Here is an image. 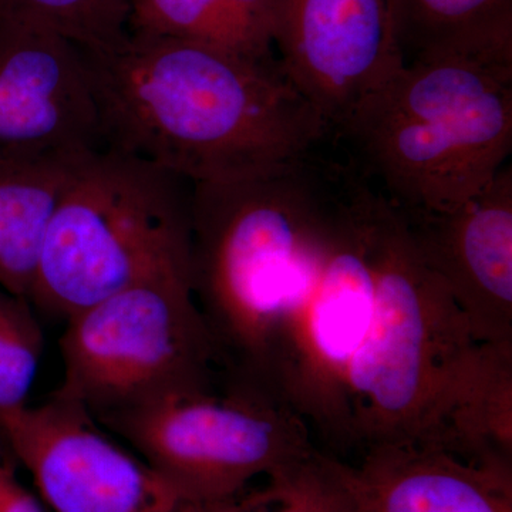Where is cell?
I'll use <instances>...</instances> for the list:
<instances>
[{
    "label": "cell",
    "mask_w": 512,
    "mask_h": 512,
    "mask_svg": "<svg viewBox=\"0 0 512 512\" xmlns=\"http://www.w3.org/2000/svg\"><path fill=\"white\" fill-rule=\"evenodd\" d=\"M5 450V444H0V512H49L37 494L20 483Z\"/></svg>",
    "instance_id": "44dd1931"
},
{
    "label": "cell",
    "mask_w": 512,
    "mask_h": 512,
    "mask_svg": "<svg viewBox=\"0 0 512 512\" xmlns=\"http://www.w3.org/2000/svg\"><path fill=\"white\" fill-rule=\"evenodd\" d=\"M380 192L359 181L323 252L315 276L276 326L265 390L333 446H353L349 373L375 303Z\"/></svg>",
    "instance_id": "52a82bcc"
},
{
    "label": "cell",
    "mask_w": 512,
    "mask_h": 512,
    "mask_svg": "<svg viewBox=\"0 0 512 512\" xmlns=\"http://www.w3.org/2000/svg\"><path fill=\"white\" fill-rule=\"evenodd\" d=\"M2 443H3V441H2V439H0V444H2Z\"/></svg>",
    "instance_id": "7402d4cb"
},
{
    "label": "cell",
    "mask_w": 512,
    "mask_h": 512,
    "mask_svg": "<svg viewBox=\"0 0 512 512\" xmlns=\"http://www.w3.org/2000/svg\"><path fill=\"white\" fill-rule=\"evenodd\" d=\"M99 148L83 47L55 30L0 19V154L76 161Z\"/></svg>",
    "instance_id": "30bf717a"
},
{
    "label": "cell",
    "mask_w": 512,
    "mask_h": 512,
    "mask_svg": "<svg viewBox=\"0 0 512 512\" xmlns=\"http://www.w3.org/2000/svg\"><path fill=\"white\" fill-rule=\"evenodd\" d=\"M130 32L173 37L252 57L274 46L252 25L237 0H131Z\"/></svg>",
    "instance_id": "e0dca14e"
},
{
    "label": "cell",
    "mask_w": 512,
    "mask_h": 512,
    "mask_svg": "<svg viewBox=\"0 0 512 512\" xmlns=\"http://www.w3.org/2000/svg\"><path fill=\"white\" fill-rule=\"evenodd\" d=\"M0 439L49 512H190L153 468L57 390L39 406L0 414Z\"/></svg>",
    "instance_id": "9c48e42d"
},
{
    "label": "cell",
    "mask_w": 512,
    "mask_h": 512,
    "mask_svg": "<svg viewBox=\"0 0 512 512\" xmlns=\"http://www.w3.org/2000/svg\"><path fill=\"white\" fill-rule=\"evenodd\" d=\"M373 264L372 319L349 373L353 444L426 446L480 343L382 194Z\"/></svg>",
    "instance_id": "277c9868"
},
{
    "label": "cell",
    "mask_w": 512,
    "mask_h": 512,
    "mask_svg": "<svg viewBox=\"0 0 512 512\" xmlns=\"http://www.w3.org/2000/svg\"><path fill=\"white\" fill-rule=\"evenodd\" d=\"M355 512H512V468L421 444H380L346 463Z\"/></svg>",
    "instance_id": "4fadbf2b"
},
{
    "label": "cell",
    "mask_w": 512,
    "mask_h": 512,
    "mask_svg": "<svg viewBox=\"0 0 512 512\" xmlns=\"http://www.w3.org/2000/svg\"><path fill=\"white\" fill-rule=\"evenodd\" d=\"M84 55L103 148L191 184L254 177L335 136L274 55L134 32Z\"/></svg>",
    "instance_id": "6da1fadb"
},
{
    "label": "cell",
    "mask_w": 512,
    "mask_h": 512,
    "mask_svg": "<svg viewBox=\"0 0 512 512\" xmlns=\"http://www.w3.org/2000/svg\"><path fill=\"white\" fill-rule=\"evenodd\" d=\"M397 211L476 342L512 343V165L450 210Z\"/></svg>",
    "instance_id": "7c38bea8"
},
{
    "label": "cell",
    "mask_w": 512,
    "mask_h": 512,
    "mask_svg": "<svg viewBox=\"0 0 512 512\" xmlns=\"http://www.w3.org/2000/svg\"><path fill=\"white\" fill-rule=\"evenodd\" d=\"M192 184L99 148L73 165L47 227L29 301L74 313L163 275L190 279Z\"/></svg>",
    "instance_id": "5b68a950"
},
{
    "label": "cell",
    "mask_w": 512,
    "mask_h": 512,
    "mask_svg": "<svg viewBox=\"0 0 512 512\" xmlns=\"http://www.w3.org/2000/svg\"><path fill=\"white\" fill-rule=\"evenodd\" d=\"M131 0H0V19L43 26L97 52L130 33Z\"/></svg>",
    "instance_id": "d6986e66"
},
{
    "label": "cell",
    "mask_w": 512,
    "mask_h": 512,
    "mask_svg": "<svg viewBox=\"0 0 512 512\" xmlns=\"http://www.w3.org/2000/svg\"><path fill=\"white\" fill-rule=\"evenodd\" d=\"M190 512H234L259 478L318 450L305 421L264 394L221 384L164 394L99 420Z\"/></svg>",
    "instance_id": "8992f818"
},
{
    "label": "cell",
    "mask_w": 512,
    "mask_h": 512,
    "mask_svg": "<svg viewBox=\"0 0 512 512\" xmlns=\"http://www.w3.org/2000/svg\"><path fill=\"white\" fill-rule=\"evenodd\" d=\"M349 161L394 207L476 197L512 151V42L413 57L336 127Z\"/></svg>",
    "instance_id": "3957f363"
},
{
    "label": "cell",
    "mask_w": 512,
    "mask_h": 512,
    "mask_svg": "<svg viewBox=\"0 0 512 512\" xmlns=\"http://www.w3.org/2000/svg\"><path fill=\"white\" fill-rule=\"evenodd\" d=\"M79 160L39 161L0 154V286L15 295L29 299L47 227Z\"/></svg>",
    "instance_id": "9a60e30c"
},
{
    "label": "cell",
    "mask_w": 512,
    "mask_h": 512,
    "mask_svg": "<svg viewBox=\"0 0 512 512\" xmlns=\"http://www.w3.org/2000/svg\"><path fill=\"white\" fill-rule=\"evenodd\" d=\"M32 303L0 286V414L28 404L45 338Z\"/></svg>",
    "instance_id": "ffe728a7"
},
{
    "label": "cell",
    "mask_w": 512,
    "mask_h": 512,
    "mask_svg": "<svg viewBox=\"0 0 512 512\" xmlns=\"http://www.w3.org/2000/svg\"><path fill=\"white\" fill-rule=\"evenodd\" d=\"M427 446L470 463L512 468V343L478 345Z\"/></svg>",
    "instance_id": "5bb4252c"
},
{
    "label": "cell",
    "mask_w": 512,
    "mask_h": 512,
    "mask_svg": "<svg viewBox=\"0 0 512 512\" xmlns=\"http://www.w3.org/2000/svg\"><path fill=\"white\" fill-rule=\"evenodd\" d=\"M404 62L424 53L512 40V0H389Z\"/></svg>",
    "instance_id": "2e32d148"
},
{
    "label": "cell",
    "mask_w": 512,
    "mask_h": 512,
    "mask_svg": "<svg viewBox=\"0 0 512 512\" xmlns=\"http://www.w3.org/2000/svg\"><path fill=\"white\" fill-rule=\"evenodd\" d=\"M322 148L254 177L192 184L191 292L228 386L268 396L276 326L311 284L359 183L350 161Z\"/></svg>",
    "instance_id": "7a4b0ae2"
},
{
    "label": "cell",
    "mask_w": 512,
    "mask_h": 512,
    "mask_svg": "<svg viewBox=\"0 0 512 512\" xmlns=\"http://www.w3.org/2000/svg\"><path fill=\"white\" fill-rule=\"evenodd\" d=\"M242 512H355L346 463L315 450L269 478L238 505Z\"/></svg>",
    "instance_id": "ac0fdd59"
},
{
    "label": "cell",
    "mask_w": 512,
    "mask_h": 512,
    "mask_svg": "<svg viewBox=\"0 0 512 512\" xmlns=\"http://www.w3.org/2000/svg\"><path fill=\"white\" fill-rule=\"evenodd\" d=\"M274 46L333 133L404 63L389 0H281Z\"/></svg>",
    "instance_id": "8fae6325"
},
{
    "label": "cell",
    "mask_w": 512,
    "mask_h": 512,
    "mask_svg": "<svg viewBox=\"0 0 512 512\" xmlns=\"http://www.w3.org/2000/svg\"><path fill=\"white\" fill-rule=\"evenodd\" d=\"M60 353L57 392L97 421L164 394L218 387L217 353L185 275L138 282L74 313Z\"/></svg>",
    "instance_id": "ba28073f"
}]
</instances>
